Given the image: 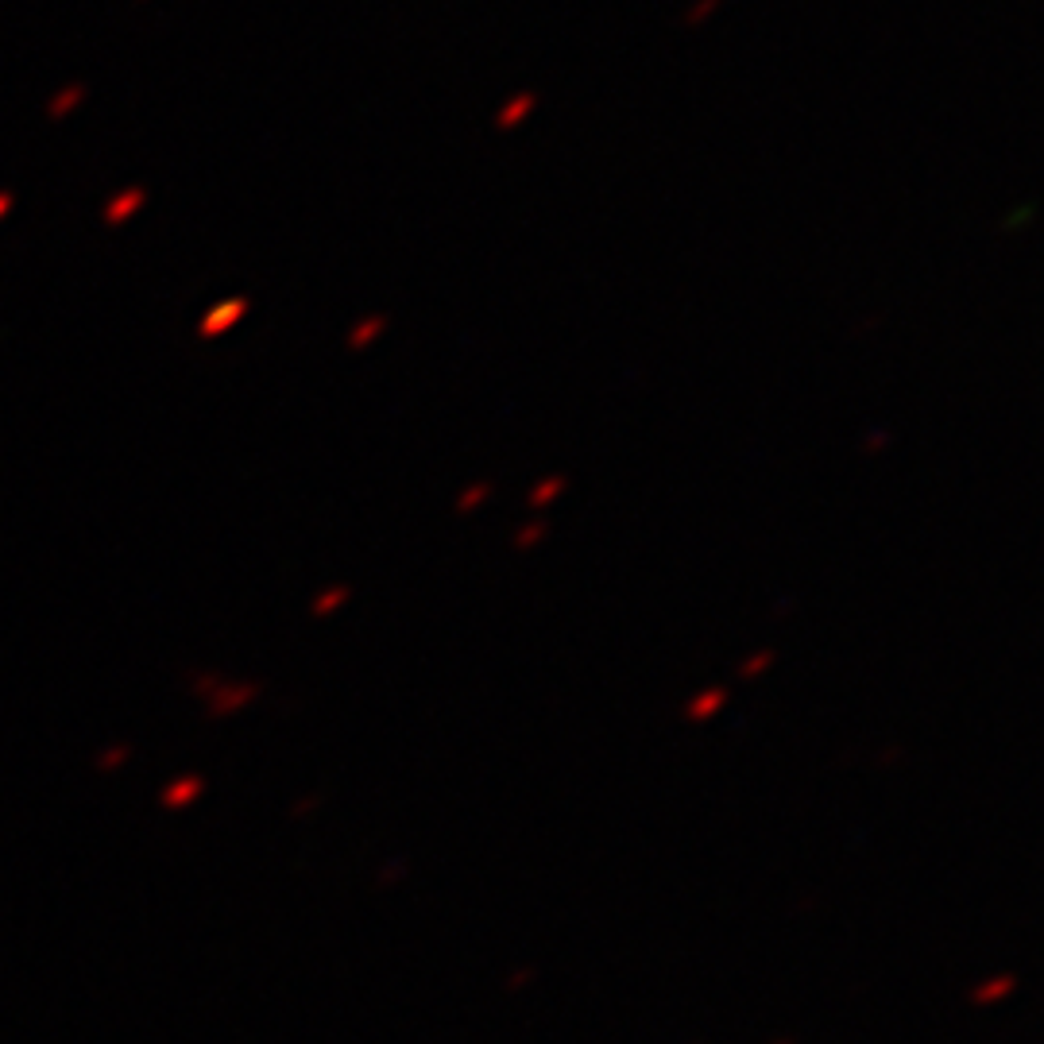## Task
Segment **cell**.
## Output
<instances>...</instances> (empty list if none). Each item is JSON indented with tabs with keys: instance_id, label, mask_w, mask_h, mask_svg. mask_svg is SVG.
Instances as JSON below:
<instances>
[{
	"instance_id": "cell-5",
	"label": "cell",
	"mask_w": 1044,
	"mask_h": 1044,
	"mask_svg": "<svg viewBox=\"0 0 1044 1044\" xmlns=\"http://www.w3.org/2000/svg\"><path fill=\"white\" fill-rule=\"evenodd\" d=\"M770 662H774V654H770V650H766V654H754L751 662L739 669V677H754V673H762V669L770 666Z\"/></svg>"
},
{
	"instance_id": "cell-1",
	"label": "cell",
	"mask_w": 1044,
	"mask_h": 1044,
	"mask_svg": "<svg viewBox=\"0 0 1044 1044\" xmlns=\"http://www.w3.org/2000/svg\"><path fill=\"white\" fill-rule=\"evenodd\" d=\"M724 689H712V693H704V696H696L693 704H689V720H708L720 704H724Z\"/></svg>"
},
{
	"instance_id": "cell-2",
	"label": "cell",
	"mask_w": 1044,
	"mask_h": 1044,
	"mask_svg": "<svg viewBox=\"0 0 1044 1044\" xmlns=\"http://www.w3.org/2000/svg\"><path fill=\"white\" fill-rule=\"evenodd\" d=\"M561 488H565V480H561V476H550L546 484H538V488L530 492V507H546V503H553Z\"/></svg>"
},
{
	"instance_id": "cell-6",
	"label": "cell",
	"mask_w": 1044,
	"mask_h": 1044,
	"mask_svg": "<svg viewBox=\"0 0 1044 1044\" xmlns=\"http://www.w3.org/2000/svg\"><path fill=\"white\" fill-rule=\"evenodd\" d=\"M542 534H546V522H534V526H526L522 534H515V546H534Z\"/></svg>"
},
{
	"instance_id": "cell-4",
	"label": "cell",
	"mask_w": 1044,
	"mask_h": 1044,
	"mask_svg": "<svg viewBox=\"0 0 1044 1044\" xmlns=\"http://www.w3.org/2000/svg\"><path fill=\"white\" fill-rule=\"evenodd\" d=\"M383 325V318H372V321H364L356 333H352V348H360V345H368L372 337H376V329Z\"/></svg>"
},
{
	"instance_id": "cell-3",
	"label": "cell",
	"mask_w": 1044,
	"mask_h": 1044,
	"mask_svg": "<svg viewBox=\"0 0 1044 1044\" xmlns=\"http://www.w3.org/2000/svg\"><path fill=\"white\" fill-rule=\"evenodd\" d=\"M345 600H348V588H333V592H325L318 604H314V615H325V611L341 608Z\"/></svg>"
},
{
	"instance_id": "cell-7",
	"label": "cell",
	"mask_w": 1044,
	"mask_h": 1044,
	"mask_svg": "<svg viewBox=\"0 0 1044 1044\" xmlns=\"http://www.w3.org/2000/svg\"><path fill=\"white\" fill-rule=\"evenodd\" d=\"M488 492H492L488 484H476V488H472V492H468V495L461 499V503H457V511H472V507H476L480 499H488Z\"/></svg>"
}]
</instances>
